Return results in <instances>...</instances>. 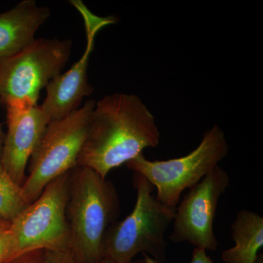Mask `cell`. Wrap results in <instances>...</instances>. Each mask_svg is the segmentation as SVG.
Listing matches in <instances>:
<instances>
[{"instance_id":"obj_1","label":"cell","mask_w":263,"mask_h":263,"mask_svg":"<svg viewBox=\"0 0 263 263\" xmlns=\"http://www.w3.org/2000/svg\"><path fill=\"white\" fill-rule=\"evenodd\" d=\"M155 118L138 96L107 95L95 105L77 165L89 167L106 179L114 168L158 146Z\"/></svg>"},{"instance_id":"obj_2","label":"cell","mask_w":263,"mask_h":263,"mask_svg":"<svg viewBox=\"0 0 263 263\" xmlns=\"http://www.w3.org/2000/svg\"><path fill=\"white\" fill-rule=\"evenodd\" d=\"M119 200L113 183L89 167L71 170L67 205L70 249L80 263L103 259V240L117 219Z\"/></svg>"},{"instance_id":"obj_3","label":"cell","mask_w":263,"mask_h":263,"mask_svg":"<svg viewBox=\"0 0 263 263\" xmlns=\"http://www.w3.org/2000/svg\"><path fill=\"white\" fill-rule=\"evenodd\" d=\"M136 205L125 219L112 224L103 240V258L113 263H131L137 254H148L156 263L166 260L165 233L176 210L152 195L154 186L135 173Z\"/></svg>"},{"instance_id":"obj_4","label":"cell","mask_w":263,"mask_h":263,"mask_svg":"<svg viewBox=\"0 0 263 263\" xmlns=\"http://www.w3.org/2000/svg\"><path fill=\"white\" fill-rule=\"evenodd\" d=\"M95 104V100H88L82 108L48 123L29 158V174L22 186L29 204L41 195L48 183L77 165Z\"/></svg>"},{"instance_id":"obj_5","label":"cell","mask_w":263,"mask_h":263,"mask_svg":"<svg viewBox=\"0 0 263 263\" xmlns=\"http://www.w3.org/2000/svg\"><path fill=\"white\" fill-rule=\"evenodd\" d=\"M229 145L221 128L208 130L199 146L187 155L163 161L147 160L143 154L127 162V167L143 176L157 189L156 198L176 210L181 194L200 182L226 158Z\"/></svg>"},{"instance_id":"obj_6","label":"cell","mask_w":263,"mask_h":263,"mask_svg":"<svg viewBox=\"0 0 263 263\" xmlns=\"http://www.w3.org/2000/svg\"><path fill=\"white\" fill-rule=\"evenodd\" d=\"M72 47L70 40L39 38L14 56L0 60L1 103L37 105L41 90L67 65Z\"/></svg>"},{"instance_id":"obj_7","label":"cell","mask_w":263,"mask_h":263,"mask_svg":"<svg viewBox=\"0 0 263 263\" xmlns=\"http://www.w3.org/2000/svg\"><path fill=\"white\" fill-rule=\"evenodd\" d=\"M70 171L48 183L10 222L13 257L34 250L70 248L67 219Z\"/></svg>"},{"instance_id":"obj_8","label":"cell","mask_w":263,"mask_h":263,"mask_svg":"<svg viewBox=\"0 0 263 263\" xmlns=\"http://www.w3.org/2000/svg\"><path fill=\"white\" fill-rule=\"evenodd\" d=\"M230 176L219 165L183 197L176 207L174 229L169 238L174 243L187 242L197 249L215 251L218 240L214 219L221 195L229 186Z\"/></svg>"},{"instance_id":"obj_9","label":"cell","mask_w":263,"mask_h":263,"mask_svg":"<svg viewBox=\"0 0 263 263\" xmlns=\"http://www.w3.org/2000/svg\"><path fill=\"white\" fill-rule=\"evenodd\" d=\"M70 4L80 13L86 29V46L84 53L65 73L57 76L46 86V96L40 105L49 122L58 120L79 108L85 97L93 92L88 82V65L94 48L95 37L105 26L115 23L114 17L102 18L94 14L81 0Z\"/></svg>"},{"instance_id":"obj_10","label":"cell","mask_w":263,"mask_h":263,"mask_svg":"<svg viewBox=\"0 0 263 263\" xmlns=\"http://www.w3.org/2000/svg\"><path fill=\"white\" fill-rule=\"evenodd\" d=\"M6 107L8 132L1 162L12 179L22 186L29 158L50 122L40 105Z\"/></svg>"},{"instance_id":"obj_11","label":"cell","mask_w":263,"mask_h":263,"mask_svg":"<svg viewBox=\"0 0 263 263\" xmlns=\"http://www.w3.org/2000/svg\"><path fill=\"white\" fill-rule=\"evenodd\" d=\"M47 7L23 0L0 13V60L14 56L36 39L35 33L50 17Z\"/></svg>"},{"instance_id":"obj_12","label":"cell","mask_w":263,"mask_h":263,"mask_svg":"<svg viewBox=\"0 0 263 263\" xmlns=\"http://www.w3.org/2000/svg\"><path fill=\"white\" fill-rule=\"evenodd\" d=\"M235 247L223 252L226 263H254L263 247V219L257 213L241 210L231 227Z\"/></svg>"},{"instance_id":"obj_13","label":"cell","mask_w":263,"mask_h":263,"mask_svg":"<svg viewBox=\"0 0 263 263\" xmlns=\"http://www.w3.org/2000/svg\"><path fill=\"white\" fill-rule=\"evenodd\" d=\"M29 205L22 186L12 179L0 160V218L10 223Z\"/></svg>"},{"instance_id":"obj_14","label":"cell","mask_w":263,"mask_h":263,"mask_svg":"<svg viewBox=\"0 0 263 263\" xmlns=\"http://www.w3.org/2000/svg\"><path fill=\"white\" fill-rule=\"evenodd\" d=\"M45 263H80L70 248L45 250Z\"/></svg>"},{"instance_id":"obj_15","label":"cell","mask_w":263,"mask_h":263,"mask_svg":"<svg viewBox=\"0 0 263 263\" xmlns=\"http://www.w3.org/2000/svg\"><path fill=\"white\" fill-rule=\"evenodd\" d=\"M13 258V242L10 230L0 232V263Z\"/></svg>"},{"instance_id":"obj_16","label":"cell","mask_w":263,"mask_h":263,"mask_svg":"<svg viewBox=\"0 0 263 263\" xmlns=\"http://www.w3.org/2000/svg\"><path fill=\"white\" fill-rule=\"evenodd\" d=\"M5 263H45L44 251L34 250L26 252L13 257Z\"/></svg>"},{"instance_id":"obj_17","label":"cell","mask_w":263,"mask_h":263,"mask_svg":"<svg viewBox=\"0 0 263 263\" xmlns=\"http://www.w3.org/2000/svg\"><path fill=\"white\" fill-rule=\"evenodd\" d=\"M190 263H214L212 259L207 255L206 251L195 248L193 251V258Z\"/></svg>"},{"instance_id":"obj_18","label":"cell","mask_w":263,"mask_h":263,"mask_svg":"<svg viewBox=\"0 0 263 263\" xmlns=\"http://www.w3.org/2000/svg\"><path fill=\"white\" fill-rule=\"evenodd\" d=\"M0 103H1V98H0ZM5 135L3 133V128L0 124V160H1L2 153H3V145H4Z\"/></svg>"},{"instance_id":"obj_19","label":"cell","mask_w":263,"mask_h":263,"mask_svg":"<svg viewBox=\"0 0 263 263\" xmlns=\"http://www.w3.org/2000/svg\"><path fill=\"white\" fill-rule=\"evenodd\" d=\"M10 223L3 220V219L0 218V232L6 231V230H10Z\"/></svg>"},{"instance_id":"obj_20","label":"cell","mask_w":263,"mask_h":263,"mask_svg":"<svg viewBox=\"0 0 263 263\" xmlns=\"http://www.w3.org/2000/svg\"><path fill=\"white\" fill-rule=\"evenodd\" d=\"M254 263H263V255L262 254H259L258 257L256 259L255 262Z\"/></svg>"},{"instance_id":"obj_21","label":"cell","mask_w":263,"mask_h":263,"mask_svg":"<svg viewBox=\"0 0 263 263\" xmlns=\"http://www.w3.org/2000/svg\"><path fill=\"white\" fill-rule=\"evenodd\" d=\"M131 263H149L148 261L145 259H137V260H133Z\"/></svg>"},{"instance_id":"obj_22","label":"cell","mask_w":263,"mask_h":263,"mask_svg":"<svg viewBox=\"0 0 263 263\" xmlns=\"http://www.w3.org/2000/svg\"><path fill=\"white\" fill-rule=\"evenodd\" d=\"M97 263H113L111 261L109 260L108 259L103 258L102 260H100V262Z\"/></svg>"}]
</instances>
